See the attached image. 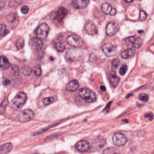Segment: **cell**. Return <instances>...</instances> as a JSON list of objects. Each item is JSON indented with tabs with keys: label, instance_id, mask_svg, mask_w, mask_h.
<instances>
[{
	"label": "cell",
	"instance_id": "ab89813d",
	"mask_svg": "<svg viewBox=\"0 0 154 154\" xmlns=\"http://www.w3.org/2000/svg\"><path fill=\"white\" fill-rule=\"evenodd\" d=\"M124 1L128 3H131L133 1V0H124Z\"/></svg>",
	"mask_w": 154,
	"mask_h": 154
},
{
	"label": "cell",
	"instance_id": "9a60e30c",
	"mask_svg": "<svg viewBox=\"0 0 154 154\" xmlns=\"http://www.w3.org/2000/svg\"><path fill=\"white\" fill-rule=\"evenodd\" d=\"M79 86V83L78 81L76 80H73L67 84L66 87V90L69 92H75L78 89Z\"/></svg>",
	"mask_w": 154,
	"mask_h": 154
},
{
	"label": "cell",
	"instance_id": "7a4b0ae2",
	"mask_svg": "<svg viewBox=\"0 0 154 154\" xmlns=\"http://www.w3.org/2000/svg\"><path fill=\"white\" fill-rule=\"evenodd\" d=\"M78 95L86 102L92 103L97 99V96L94 92L86 88H82L78 91Z\"/></svg>",
	"mask_w": 154,
	"mask_h": 154
},
{
	"label": "cell",
	"instance_id": "ba28073f",
	"mask_svg": "<svg viewBox=\"0 0 154 154\" xmlns=\"http://www.w3.org/2000/svg\"><path fill=\"white\" fill-rule=\"evenodd\" d=\"M53 45L57 52H62L66 49L65 42L62 35H59L53 41Z\"/></svg>",
	"mask_w": 154,
	"mask_h": 154
},
{
	"label": "cell",
	"instance_id": "4dcf8cb0",
	"mask_svg": "<svg viewBox=\"0 0 154 154\" xmlns=\"http://www.w3.org/2000/svg\"><path fill=\"white\" fill-rule=\"evenodd\" d=\"M11 71L12 74H13L14 76H18L20 74V70L19 67L16 65H13L11 66Z\"/></svg>",
	"mask_w": 154,
	"mask_h": 154
},
{
	"label": "cell",
	"instance_id": "d6986e66",
	"mask_svg": "<svg viewBox=\"0 0 154 154\" xmlns=\"http://www.w3.org/2000/svg\"><path fill=\"white\" fill-rule=\"evenodd\" d=\"M11 66L10 62L6 57L2 56L1 57V67L3 69L6 70Z\"/></svg>",
	"mask_w": 154,
	"mask_h": 154
},
{
	"label": "cell",
	"instance_id": "6da1fadb",
	"mask_svg": "<svg viewBox=\"0 0 154 154\" xmlns=\"http://www.w3.org/2000/svg\"><path fill=\"white\" fill-rule=\"evenodd\" d=\"M27 99V97L26 93L23 92H19L11 100V106L15 109H21L26 103Z\"/></svg>",
	"mask_w": 154,
	"mask_h": 154
},
{
	"label": "cell",
	"instance_id": "2e32d148",
	"mask_svg": "<svg viewBox=\"0 0 154 154\" xmlns=\"http://www.w3.org/2000/svg\"><path fill=\"white\" fill-rule=\"evenodd\" d=\"M89 2L90 0H75L73 6L75 9H83L87 7Z\"/></svg>",
	"mask_w": 154,
	"mask_h": 154
},
{
	"label": "cell",
	"instance_id": "e0dca14e",
	"mask_svg": "<svg viewBox=\"0 0 154 154\" xmlns=\"http://www.w3.org/2000/svg\"><path fill=\"white\" fill-rule=\"evenodd\" d=\"M13 148V145L11 143H7L1 145L0 147V153L5 154L11 151Z\"/></svg>",
	"mask_w": 154,
	"mask_h": 154
},
{
	"label": "cell",
	"instance_id": "484cf974",
	"mask_svg": "<svg viewBox=\"0 0 154 154\" xmlns=\"http://www.w3.org/2000/svg\"><path fill=\"white\" fill-rule=\"evenodd\" d=\"M1 37H3L9 33V30L7 29V27L4 24H1Z\"/></svg>",
	"mask_w": 154,
	"mask_h": 154
},
{
	"label": "cell",
	"instance_id": "3957f363",
	"mask_svg": "<svg viewBox=\"0 0 154 154\" xmlns=\"http://www.w3.org/2000/svg\"><path fill=\"white\" fill-rule=\"evenodd\" d=\"M66 42L70 46L74 47H80L84 44L82 38L76 34H72L67 37Z\"/></svg>",
	"mask_w": 154,
	"mask_h": 154
},
{
	"label": "cell",
	"instance_id": "d4e9b609",
	"mask_svg": "<svg viewBox=\"0 0 154 154\" xmlns=\"http://www.w3.org/2000/svg\"><path fill=\"white\" fill-rule=\"evenodd\" d=\"M24 45V40L23 38H20L17 40L16 43V47L18 50L23 48Z\"/></svg>",
	"mask_w": 154,
	"mask_h": 154
},
{
	"label": "cell",
	"instance_id": "83f0119b",
	"mask_svg": "<svg viewBox=\"0 0 154 154\" xmlns=\"http://www.w3.org/2000/svg\"><path fill=\"white\" fill-rule=\"evenodd\" d=\"M32 72V70L29 66H24L22 69V74L25 76H30Z\"/></svg>",
	"mask_w": 154,
	"mask_h": 154
},
{
	"label": "cell",
	"instance_id": "4fadbf2b",
	"mask_svg": "<svg viewBox=\"0 0 154 154\" xmlns=\"http://www.w3.org/2000/svg\"><path fill=\"white\" fill-rule=\"evenodd\" d=\"M101 10L103 13L111 16H115L117 13L115 8L113 7L111 5L107 2L103 3L102 5Z\"/></svg>",
	"mask_w": 154,
	"mask_h": 154
},
{
	"label": "cell",
	"instance_id": "ffe728a7",
	"mask_svg": "<svg viewBox=\"0 0 154 154\" xmlns=\"http://www.w3.org/2000/svg\"><path fill=\"white\" fill-rule=\"evenodd\" d=\"M109 80H110V84L113 87L115 88L119 84L120 79L116 75H109Z\"/></svg>",
	"mask_w": 154,
	"mask_h": 154
},
{
	"label": "cell",
	"instance_id": "4316f807",
	"mask_svg": "<svg viewBox=\"0 0 154 154\" xmlns=\"http://www.w3.org/2000/svg\"><path fill=\"white\" fill-rule=\"evenodd\" d=\"M8 103H9V100L7 99L2 102L1 105V109H0L1 114H3L5 112V109L8 105Z\"/></svg>",
	"mask_w": 154,
	"mask_h": 154
},
{
	"label": "cell",
	"instance_id": "8fae6325",
	"mask_svg": "<svg viewBox=\"0 0 154 154\" xmlns=\"http://www.w3.org/2000/svg\"><path fill=\"white\" fill-rule=\"evenodd\" d=\"M68 13L67 9L64 7H61L54 14V19L59 22L63 21Z\"/></svg>",
	"mask_w": 154,
	"mask_h": 154
},
{
	"label": "cell",
	"instance_id": "74e56055",
	"mask_svg": "<svg viewBox=\"0 0 154 154\" xmlns=\"http://www.w3.org/2000/svg\"><path fill=\"white\" fill-rule=\"evenodd\" d=\"M11 83V82L8 79H3L2 80V84L4 86H7V85H9Z\"/></svg>",
	"mask_w": 154,
	"mask_h": 154
},
{
	"label": "cell",
	"instance_id": "52a82bcc",
	"mask_svg": "<svg viewBox=\"0 0 154 154\" xmlns=\"http://www.w3.org/2000/svg\"><path fill=\"white\" fill-rule=\"evenodd\" d=\"M113 144L117 146H122L128 142V138L122 133H116L113 135L112 138Z\"/></svg>",
	"mask_w": 154,
	"mask_h": 154
},
{
	"label": "cell",
	"instance_id": "7c38bea8",
	"mask_svg": "<svg viewBox=\"0 0 154 154\" xmlns=\"http://www.w3.org/2000/svg\"><path fill=\"white\" fill-rule=\"evenodd\" d=\"M85 30L89 35H94L98 33V29L95 24L91 21L86 23L85 26Z\"/></svg>",
	"mask_w": 154,
	"mask_h": 154
},
{
	"label": "cell",
	"instance_id": "60d3db41",
	"mask_svg": "<svg viewBox=\"0 0 154 154\" xmlns=\"http://www.w3.org/2000/svg\"><path fill=\"white\" fill-rule=\"evenodd\" d=\"M137 1H141V0H136Z\"/></svg>",
	"mask_w": 154,
	"mask_h": 154
},
{
	"label": "cell",
	"instance_id": "5bb4252c",
	"mask_svg": "<svg viewBox=\"0 0 154 154\" xmlns=\"http://www.w3.org/2000/svg\"><path fill=\"white\" fill-rule=\"evenodd\" d=\"M29 44L32 49L37 51L42 49L43 43L39 38H33L30 40Z\"/></svg>",
	"mask_w": 154,
	"mask_h": 154
},
{
	"label": "cell",
	"instance_id": "f546056e",
	"mask_svg": "<svg viewBox=\"0 0 154 154\" xmlns=\"http://www.w3.org/2000/svg\"><path fill=\"white\" fill-rule=\"evenodd\" d=\"M120 61L118 59H115L113 60L112 62V69L113 70H115L118 68L119 66Z\"/></svg>",
	"mask_w": 154,
	"mask_h": 154
},
{
	"label": "cell",
	"instance_id": "44dd1931",
	"mask_svg": "<svg viewBox=\"0 0 154 154\" xmlns=\"http://www.w3.org/2000/svg\"><path fill=\"white\" fill-rule=\"evenodd\" d=\"M105 141L103 139H98L95 140V142L93 143V145L95 147L101 149L105 144Z\"/></svg>",
	"mask_w": 154,
	"mask_h": 154
},
{
	"label": "cell",
	"instance_id": "5b68a950",
	"mask_svg": "<svg viewBox=\"0 0 154 154\" xmlns=\"http://www.w3.org/2000/svg\"><path fill=\"white\" fill-rule=\"evenodd\" d=\"M102 51L105 55L108 57L115 56L118 53L117 47L109 43L103 44L102 46Z\"/></svg>",
	"mask_w": 154,
	"mask_h": 154
},
{
	"label": "cell",
	"instance_id": "8992f818",
	"mask_svg": "<svg viewBox=\"0 0 154 154\" xmlns=\"http://www.w3.org/2000/svg\"><path fill=\"white\" fill-rule=\"evenodd\" d=\"M49 31V27L46 23H43L39 25L36 29V34L38 38L44 39L47 37Z\"/></svg>",
	"mask_w": 154,
	"mask_h": 154
},
{
	"label": "cell",
	"instance_id": "9c48e42d",
	"mask_svg": "<svg viewBox=\"0 0 154 154\" xmlns=\"http://www.w3.org/2000/svg\"><path fill=\"white\" fill-rule=\"evenodd\" d=\"M76 148L80 152H86L90 150L91 146L88 141L82 140L77 142L76 145Z\"/></svg>",
	"mask_w": 154,
	"mask_h": 154
},
{
	"label": "cell",
	"instance_id": "8d00e7d4",
	"mask_svg": "<svg viewBox=\"0 0 154 154\" xmlns=\"http://www.w3.org/2000/svg\"><path fill=\"white\" fill-rule=\"evenodd\" d=\"M145 117L146 118H148L149 119L150 121H152L153 120V118H154V115H153V113H146L145 114Z\"/></svg>",
	"mask_w": 154,
	"mask_h": 154
},
{
	"label": "cell",
	"instance_id": "30bf717a",
	"mask_svg": "<svg viewBox=\"0 0 154 154\" xmlns=\"http://www.w3.org/2000/svg\"><path fill=\"white\" fill-rule=\"evenodd\" d=\"M119 28L118 24L115 22H109L106 27V34L109 36L115 35L118 31Z\"/></svg>",
	"mask_w": 154,
	"mask_h": 154
},
{
	"label": "cell",
	"instance_id": "d590c367",
	"mask_svg": "<svg viewBox=\"0 0 154 154\" xmlns=\"http://www.w3.org/2000/svg\"><path fill=\"white\" fill-rule=\"evenodd\" d=\"M29 7L26 5H24L21 7V11L22 13L24 14H26L28 12H29Z\"/></svg>",
	"mask_w": 154,
	"mask_h": 154
},
{
	"label": "cell",
	"instance_id": "e575fe53",
	"mask_svg": "<svg viewBox=\"0 0 154 154\" xmlns=\"http://www.w3.org/2000/svg\"><path fill=\"white\" fill-rule=\"evenodd\" d=\"M147 17V14L144 11H141L139 15V20L141 21H144Z\"/></svg>",
	"mask_w": 154,
	"mask_h": 154
},
{
	"label": "cell",
	"instance_id": "277c9868",
	"mask_svg": "<svg viewBox=\"0 0 154 154\" xmlns=\"http://www.w3.org/2000/svg\"><path fill=\"white\" fill-rule=\"evenodd\" d=\"M34 113L32 110L26 109L23 110L18 115L17 118L20 122H26L33 119Z\"/></svg>",
	"mask_w": 154,
	"mask_h": 154
},
{
	"label": "cell",
	"instance_id": "7402d4cb",
	"mask_svg": "<svg viewBox=\"0 0 154 154\" xmlns=\"http://www.w3.org/2000/svg\"><path fill=\"white\" fill-rule=\"evenodd\" d=\"M120 153L119 150L116 148L110 147L107 148L105 150H103V154H118Z\"/></svg>",
	"mask_w": 154,
	"mask_h": 154
},
{
	"label": "cell",
	"instance_id": "d6a6232c",
	"mask_svg": "<svg viewBox=\"0 0 154 154\" xmlns=\"http://www.w3.org/2000/svg\"><path fill=\"white\" fill-rule=\"evenodd\" d=\"M139 99L140 100H141V101H142L146 102L148 100L149 96L143 93V94H141L139 95Z\"/></svg>",
	"mask_w": 154,
	"mask_h": 154
},
{
	"label": "cell",
	"instance_id": "f1b7e54d",
	"mask_svg": "<svg viewBox=\"0 0 154 154\" xmlns=\"http://www.w3.org/2000/svg\"><path fill=\"white\" fill-rule=\"evenodd\" d=\"M135 39L136 38L134 36L129 37L125 39L124 42L126 45H128V46H130V45L132 46Z\"/></svg>",
	"mask_w": 154,
	"mask_h": 154
},
{
	"label": "cell",
	"instance_id": "603a6c76",
	"mask_svg": "<svg viewBox=\"0 0 154 154\" xmlns=\"http://www.w3.org/2000/svg\"><path fill=\"white\" fill-rule=\"evenodd\" d=\"M142 43H143V40L142 39L140 38H136L135 40L132 45V47L135 49H139L141 46Z\"/></svg>",
	"mask_w": 154,
	"mask_h": 154
},
{
	"label": "cell",
	"instance_id": "836d02e7",
	"mask_svg": "<svg viewBox=\"0 0 154 154\" xmlns=\"http://www.w3.org/2000/svg\"><path fill=\"white\" fill-rule=\"evenodd\" d=\"M128 69V67L127 65H123L120 68V70H119V74L121 76L124 75L126 74V73L127 72Z\"/></svg>",
	"mask_w": 154,
	"mask_h": 154
},
{
	"label": "cell",
	"instance_id": "f35d334b",
	"mask_svg": "<svg viewBox=\"0 0 154 154\" xmlns=\"http://www.w3.org/2000/svg\"><path fill=\"white\" fill-rule=\"evenodd\" d=\"M14 1L16 3L19 4L20 3H21L22 2V0H14Z\"/></svg>",
	"mask_w": 154,
	"mask_h": 154
},
{
	"label": "cell",
	"instance_id": "cb8c5ba5",
	"mask_svg": "<svg viewBox=\"0 0 154 154\" xmlns=\"http://www.w3.org/2000/svg\"><path fill=\"white\" fill-rule=\"evenodd\" d=\"M54 101V98L53 97H46L42 99V102L43 105L45 106L49 105H51Z\"/></svg>",
	"mask_w": 154,
	"mask_h": 154
},
{
	"label": "cell",
	"instance_id": "1f68e13d",
	"mask_svg": "<svg viewBox=\"0 0 154 154\" xmlns=\"http://www.w3.org/2000/svg\"><path fill=\"white\" fill-rule=\"evenodd\" d=\"M34 73L35 76H36L38 77L41 76L42 74V70L39 66H38L35 67L34 70Z\"/></svg>",
	"mask_w": 154,
	"mask_h": 154
},
{
	"label": "cell",
	"instance_id": "ac0fdd59",
	"mask_svg": "<svg viewBox=\"0 0 154 154\" xmlns=\"http://www.w3.org/2000/svg\"><path fill=\"white\" fill-rule=\"evenodd\" d=\"M136 53V51L133 49H128L125 50L121 53V57L122 59H127L133 57Z\"/></svg>",
	"mask_w": 154,
	"mask_h": 154
}]
</instances>
